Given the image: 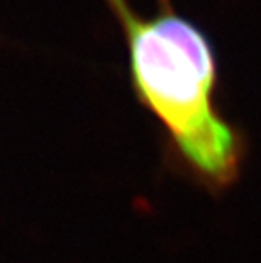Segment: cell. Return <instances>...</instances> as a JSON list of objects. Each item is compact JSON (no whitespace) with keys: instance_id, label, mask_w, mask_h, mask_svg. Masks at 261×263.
<instances>
[{"instance_id":"1","label":"cell","mask_w":261,"mask_h":263,"mask_svg":"<svg viewBox=\"0 0 261 263\" xmlns=\"http://www.w3.org/2000/svg\"><path fill=\"white\" fill-rule=\"evenodd\" d=\"M109 4L124 27L137 93L197 170L214 182H229L239 143L214 109L215 60L209 39L168 5L144 19L127 0Z\"/></svg>"}]
</instances>
